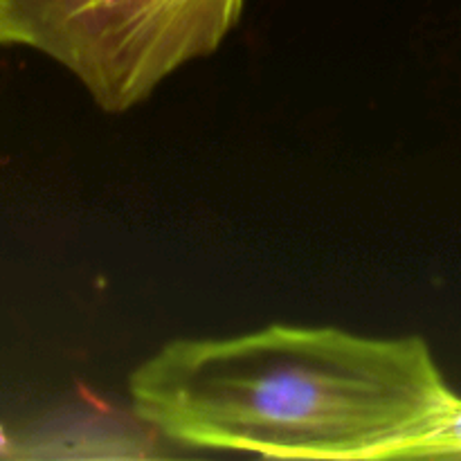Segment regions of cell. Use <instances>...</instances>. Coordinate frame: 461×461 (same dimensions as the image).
Returning <instances> with one entry per match:
<instances>
[{
	"label": "cell",
	"mask_w": 461,
	"mask_h": 461,
	"mask_svg": "<svg viewBox=\"0 0 461 461\" xmlns=\"http://www.w3.org/2000/svg\"><path fill=\"white\" fill-rule=\"evenodd\" d=\"M129 396L176 444L309 461L410 459L461 399L421 336L295 324L169 340Z\"/></svg>",
	"instance_id": "obj_1"
},
{
	"label": "cell",
	"mask_w": 461,
	"mask_h": 461,
	"mask_svg": "<svg viewBox=\"0 0 461 461\" xmlns=\"http://www.w3.org/2000/svg\"><path fill=\"white\" fill-rule=\"evenodd\" d=\"M246 0H0V50L70 72L95 106L133 111L187 63L223 45Z\"/></svg>",
	"instance_id": "obj_2"
},
{
	"label": "cell",
	"mask_w": 461,
	"mask_h": 461,
	"mask_svg": "<svg viewBox=\"0 0 461 461\" xmlns=\"http://www.w3.org/2000/svg\"><path fill=\"white\" fill-rule=\"evenodd\" d=\"M0 457H14L12 441H9V437L3 430H0Z\"/></svg>",
	"instance_id": "obj_4"
},
{
	"label": "cell",
	"mask_w": 461,
	"mask_h": 461,
	"mask_svg": "<svg viewBox=\"0 0 461 461\" xmlns=\"http://www.w3.org/2000/svg\"><path fill=\"white\" fill-rule=\"evenodd\" d=\"M410 459H461V399L453 412L414 446Z\"/></svg>",
	"instance_id": "obj_3"
}]
</instances>
